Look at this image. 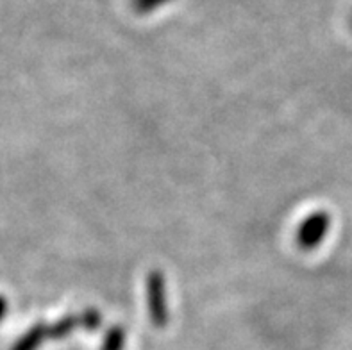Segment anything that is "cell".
I'll list each match as a JSON object with an SVG mask.
<instances>
[{
	"mask_svg": "<svg viewBox=\"0 0 352 350\" xmlns=\"http://www.w3.org/2000/svg\"><path fill=\"white\" fill-rule=\"evenodd\" d=\"M6 313H8V300L4 297H0V322L6 316Z\"/></svg>",
	"mask_w": 352,
	"mask_h": 350,
	"instance_id": "cell-8",
	"label": "cell"
},
{
	"mask_svg": "<svg viewBox=\"0 0 352 350\" xmlns=\"http://www.w3.org/2000/svg\"><path fill=\"white\" fill-rule=\"evenodd\" d=\"M331 227V217L324 211H317L304 218V222L300 223L297 229V243L304 250H313L324 241Z\"/></svg>",
	"mask_w": 352,
	"mask_h": 350,
	"instance_id": "cell-2",
	"label": "cell"
},
{
	"mask_svg": "<svg viewBox=\"0 0 352 350\" xmlns=\"http://www.w3.org/2000/svg\"><path fill=\"white\" fill-rule=\"evenodd\" d=\"M47 340H50L49 325L45 322H38L18 338V342L11 347V350H38Z\"/></svg>",
	"mask_w": 352,
	"mask_h": 350,
	"instance_id": "cell-3",
	"label": "cell"
},
{
	"mask_svg": "<svg viewBox=\"0 0 352 350\" xmlns=\"http://www.w3.org/2000/svg\"><path fill=\"white\" fill-rule=\"evenodd\" d=\"M80 327V316L79 315H67L59 318L54 325H49L50 340H65L70 336L76 329Z\"/></svg>",
	"mask_w": 352,
	"mask_h": 350,
	"instance_id": "cell-4",
	"label": "cell"
},
{
	"mask_svg": "<svg viewBox=\"0 0 352 350\" xmlns=\"http://www.w3.org/2000/svg\"><path fill=\"white\" fill-rule=\"evenodd\" d=\"M145 289H147V309L151 322L156 327H165L168 324V306H166V284L163 272H148Z\"/></svg>",
	"mask_w": 352,
	"mask_h": 350,
	"instance_id": "cell-1",
	"label": "cell"
},
{
	"mask_svg": "<svg viewBox=\"0 0 352 350\" xmlns=\"http://www.w3.org/2000/svg\"><path fill=\"white\" fill-rule=\"evenodd\" d=\"M131 2H133V9L138 14H151L174 0H131Z\"/></svg>",
	"mask_w": 352,
	"mask_h": 350,
	"instance_id": "cell-7",
	"label": "cell"
},
{
	"mask_svg": "<svg viewBox=\"0 0 352 350\" xmlns=\"http://www.w3.org/2000/svg\"><path fill=\"white\" fill-rule=\"evenodd\" d=\"M79 316H80V327L89 331V333H91V331H97V329L102 325V315H100L97 309H94V307L85 309Z\"/></svg>",
	"mask_w": 352,
	"mask_h": 350,
	"instance_id": "cell-6",
	"label": "cell"
},
{
	"mask_svg": "<svg viewBox=\"0 0 352 350\" xmlns=\"http://www.w3.org/2000/svg\"><path fill=\"white\" fill-rule=\"evenodd\" d=\"M351 23H352V20H351Z\"/></svg>",
	"mask_w": 352,
	"mask_h": 350,
	"instance_id": "cell-9",
	"label": "cell"
},
{
	"mask_svg": "<svg viewBox=\"0 0 352 350\" xmlns=\"http://www.w3.org/2000/svg\"><path fill=\"white\" fill-rule=\"evenodd\" d=\"M125 347V331L120 325H113L107 329L106 336H104L102 349L100 350H124Z\"/></svg>",
	"mask_w": 352,
	"mask_h": 350,
	"instance_id": "cell-5",
	"label": "cell"
}]
</instances>
